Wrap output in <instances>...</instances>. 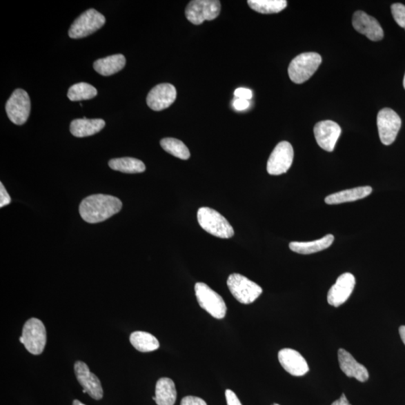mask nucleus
Returning <instances> with one entry per match:
<instances>
[{"label":"nucleus","instance_id":"obj_1","mask_svg":"<svg viewBox=\"0 0 405 405\" xmlns=\"http://www.w3.org/2000/svg\"><path fill=\"white\" fill-rule=\"evenodd\" d=\"M123 204L119 198L106 195L86 197L80 204L81 218L90 224L104 221L121 210Z\"/></svg>","mask_w":405,"mask_h":405},{"label":"nucleus","instance_id":"obj_2","mask_svg":"<svg viewBox=\"0 0 405 405\" xmlns=\"http://www.w3.org/2000/svg\"><path fill=\"white\" fill-rule=\"evenodd\" d=\"M197 221L204 230L215 237L229 239L235 235L234 228L228 221L213 209L201 208L198 210Z\"/></svg>","mask_w":405,"mask_h":405},{"label":"nucleus","instance_id":"obj_3","mask_svg":"<svg viewBox=\"0 0 405 405\" xmlns=\"http://www.w3.org/2000/svg\"><path fill=\"white\" fill-rule=\"evenodd\" d=\"M322 62L320 55L314 52L304 53L292 60L288 67L290 80L295 83L307 81L317 70Z\"/></svg>","mask_w":405,"mask_h":405},{"label":"nucleus","instance_id":"obj_4","mask_svg":"<svg viewBox=\"0 0 405 405\" xmlns=\"http://www.w3.org/2000/svg\"><path fill=\"white\" fill-rule=\"evenodd\" d=\"M47 335L44 324L39 319L32 317L23 326L20 342L33 355H39L44 351Z\"/></svg>","mask_w":405,"mask_h":405},{"label":"nucleus","instance_id":"obj_5","mask_svg":"<svg viewBox=\"0 0 405 405\" xmlns=\"http://www.w3.org/2000/svg\"><path fill=\"white\" fill-rule=\"evenodd\" d=\"M227 284L232 295L242 304L254 303L263 293L257 284L237 273L230 275Z\"/></svg>","mask_w":405,"mask_h":405},{"label":"nucleus","instance_id":"obj_6","mask_svg":"<svg viewBox=\"0 0 405 405\" xmlns=\"http://www.w3.org/2000/svg\"><path fill=\"white\" fill-rule=\"evenodd\" d=\"M195 290L198 304L206 312L217 319H223L226 317L227 306L225 301L208 284L197 282Z\"/></svg>","mask_w":405,"mask_h":405},{"label":"nucleus","instance_id":"obj_7","mask_svg":"<svg viewBox=\"0 0 405 405\" xmlns=\"http://www.w3.org/2000/svg\"><path fill=\"white\" fill-rule=\"evenodd\" d=\"M106 22L104 15L90 8L74 21L68 31V36L75 39L87 37L101 29Z\"/></svg>","mask_w":405,"mask_h":405},{"label":"nucleus","instance_id":"obj_8","mask_svg":"<svg viewBox=\"0 0 405 405\" xmlns=\"http://www.w3.org/2000/svg\"><path fill=\"white\" fill-rule=\"evenodd\" d=\"M31 102L29 95L22 89H17L6 102V114L11 121L21 126L28 121L30 114Z\"/></svg>","mask_w":405,"mask_h":405},{"label":"nucleus","instance_id":"obj_9","mask_svg":"<svg viewBox=\"0 0 405 405\" xmlns=\"http://www.w3.org/2000/svg\"><path fill=\"white\" fill-rule=\"evenodd\" d=\"M221 11V3L218 0H194L188 3L186 10V19L195 25L205 21L217 18Z\"/></svg>","mask_w":405,"mask_h":405},{"label":"nucleus","instance_id":"obj_10","mask_svg":"<svg viewBox=\"0 0 405 405\" xmlns=\"http://www.w3.org/2000/svg\"><path fill=\"white\" fill-rule=\"evenodd\" d=\"M294 157L292 145L288 141L280 142L275 146L267 161V172L274 176L286 174L292 166Z\"/></svg>","mask_w":405,"mask_h":405},{"label":"nucleus","instance_id":"obj_11","mask_svg":"<svg viewBox=\"0 0 405 405\" xmlns=\"http://www.w3.org/2000/svg\"><path fill=\"white\" fill-rule=\"evenodd\" d=\"M377 125L381 141L388 146L396 139L402 126V120L393 110L384 108L379 111Z\"/></svg>","mask_w":405,"mask_h":405},{"label":"nucleus","instance_id":"obj_12","mask_svg":"<svg viewBox=\"0 0 405 405\" xmlns=\"http://www.w3.org/2000/svg\"><path fill=\"white\" fill-rule=\"evenodd\" d=\"M342 133V128L339 124L324 120L317 123L314 128V134L316 141L320 148L326 152H333L335 149Z\"/></svg>","mask_w":405,"mask_h":405},{"label":"nucleus","instance_id":"obj_13","mask_svg":"<svg viewBox=\"0 0 405 405\" xmlns=\"http://www.w3.org/2000/svg\"><path fill=\"white\" fill-rule=\"evenodd\" d=\"M355 275L346 273L340 275L328 292L327 301L334 307H339L346 303L355 289Z\"/></svg>","mask_w":405,"mask_h":405},{"label":"nucleus","instance_id":"obj_14","mask_svg":"<svg viewBox=\"0 0 405 405\" xmlns=\"http://www.w3.org/2000/svg\"><path fill=\"white\" fill-rule=\"evenodd\" d=\"M177 90L170 83H161L149 92L146 103L155 111H161L169 108L175 101Z\"/></svg>","mask_w":405,"mask_h":405},{"label":"nucleus","instance_id":"obj_15","mask_svg":"<svg viewBox=\"0 0 405 405\" xmlns=\"http://www.w3.org/2000/svg\"><path fill=\"white\" fill-rule=\"evenodd\" d=\"M352 24L353 28L371 41H381L384 38V33L380 23L363 11L353 14Z\"/></svg>","mask_w":405,"mask_h":405},{"label":"nucleus","instance_id":"obj_16","mask_svg":"<svg viewBox=\"0 0 405 405\" xmlns=\"http://www.w3.org/2000/svg\"><path fill=\"white\" fill-rule=\"evenodd\" d=\"M75 373L77 381L87 391L91 397L100 400L103 397V389L99 379L90 372L87 364L83 362L77 361L75 364Z\"/></svg>","mask_w":405,"mask_h":405},{"label":"nucleus","instance_id":"obj_17","mask_svg":"<svg viewBox=\"0 0 405 405\" xmlns=\"http://www.w3.org/2000/svg\"><path fill=\"white\" fill-rule=\"evenodd\" d=\"M278 357L284 369L293 376H304L308 372L306 360L295 350L282 349L279 352Z\"/></svg>","mask_w":405,"mask_h":405},{"label":"nucleus","instance_id":"obj_18","mask_svg":"<svg viewBox=\"0 0 405 405\" xmlns=\"http://www.w3.org/2000/svg\"><path fill=\"white\" fill-rule=\"evenodd\" d=\"M338 358L340 368L349 377H355L360 382H366L368 379L367 368L358 363L349 352L344 349H339Z\"/></svg>","mask_w":405,"mask_h":405},{"label":"nucleus","instance_id":"obj_19","mask_svg":"<svg viewBox=\"0 0 405 405\" xmlns=\"http://www.w3.org/2000/svg\"><path fill=\"white\" fill-rule=\"evenodd\" d=\"M106 126L105 120L101 119H83L73 120L70 125L71 133L77 137H85L97 134Z\"/></svg>","mask_w":405,"mask_h":405},{"label":"nucleus","instance_id":"obj_20","mask_svg":"<svg viewBox=\"0 0 405 405\" xmlns=\"http://www.w3.org/2000/svg\"><path fill=\"white\" fill-rule=\"evenodd\" d=\"M373 192V188L368 186L348 189V190L336 192L325 198L327 204L334 205L356 201L368 197Z\"/></svg>","mask_w":405,"mask_h":405},{"label":"nucleus","instance_id":"obj_21","mask_svg":"<svg viewBox=\"0 0 405 405\" xmlns=\"http://www.w3.org/2000/svg\"><path fill=\"white\" fill-rule=\"evenodd\" d=\"M177 395L175 382L168 377H162L157 384L156 396L152 399L158 405H175Z\"/></svg>","mask_w":405,"mask_h":405},{"label":"nucleus","instance_id":"obj_22","mask_svg":"<svg viewBox=\"0 0 405 405\" xmlns=\"http://www.w3.org/2000/svg\"><path fill=\"white\" fill-rule=\"evenodd\" d=\"M334 236L327 235L323 238L317 240L310 241V242H292L289 247L291 251L301 255H310L322 252L328 248L333 243Z\"/></svg>","mask_w":405,"mask_h":405},{"label":"nucleus","instance_id":"obj_23","mask_svg":"<svg viewBox=\"0 0 405 405\" xmlns=\"http://www.w3.org/2000/svg\"><path fill=\"white\" fill-rule=\"evenodd\" d=\"M126 63L122 55H116L97 60L93 63L94 70L102 76L113 75L121 71Z\"/></svg>","mask_w":405,"mask_h":405},{"label":"nucleus","instance_id":"obj_24","mask_svg":"<svg viewBox=\"0 0 405 405\" xmlns=\"http://www.w3.org/2000/svg\"><path fill=\"white\" fill-rule=\"evenodd\" d=\"M130 342L136 350L143 353L156 350L160 346L159 342L154 335L142 331L132 333Z\"/></svg>","mask_w":405,"mask_h":405},{"label":"nucleus","instance_id":"obj_25","mask_svg":"<svg viewBox=\"0 0 405 405\" xmlns=\"http://www.w3.org/2000/svg\"><path fill=\"white\" fill-rule=\"evenodd\" d=\"M108 164L111 169L126 174L143 173L146 170L144 163L134 158L126 157L111 159Z\"/></svg>","mask_w":405,"mask_h":405},{"label":"nucleus","instance_id":"obj_26","mask_svg":"<svg viewBox=\"0 0 405 405\" xmlns=\"http://www.w3.org/2000/svg\"><path fill=\"white\" fill-rule=\"evenodd\" d=\"M248 4L258 13L275 14L283 11L288 2L286 0H249Z\"/></svg>","mask_w":405,"mask_h":405},{"label":"nucleus","instance_id":"obj_27","mask_svg":"<svg viewBox=\"0 0 405 405\" xmlns=\"http://www.w3.org/2000/svg\"><path fill=\"white\" fill-rule=\"evenodd\" d=\"M160 144L164 150L177 158L187 160L191 157L190 152L186 144L178 139L167 137V139H162Z\"/></svg>","mask_w":405,"mask_h":405},{"label":"nucleus","instance_id":"obj_28","mask_svg":"<svg viewBox=\"0 0 405 405\" xmlns=\"http://www.w3.org/2000/svg\"><path fill=\"white\" fill-rule=\"evenodd\" d=\"M98 92L93 86L88 83H76L68 90V98L72 101L92 99L97 96Z\"/></svg>","mask_w":405,"mask_h":405},{"label":"nucleus","instance_id":"obj_29","mask_svg":"<svg viewBox=\"0 0 405 405\" xmlns=\"http://www.w3.org/2000/svg\"><path fill=\"white\" fill-rule=\"evenodd\" d=\"M391 12L395 22L405 29V6L402 3H395L391 6Z\"/></svg>","mask_w":405,"mask_h":405},{"label":"nucleus","instance_id":"obj_30","mask_svg":"<svg viewBox=\"0 0 405 405\" xmlns=\"http://www.w3.org/2000/svg\"><path fill=\"white\" fill-rule=\"evenodd\" d=\"M180 405H208V404L199 397L188 395L186 396V397L181 401Z\"/></svg>","mask_w":405,"mask_h":405},{"label":"nucleus","instance_id":"obj_31","mask_svg":"<svg viewBox=\"0 0 405 405\" xmlns=\"http://www.w3.org/2000/svg\"><path fill=\"white\" fill-rule=\"evenodd\" d=\"M11 203V197L8 194L3 184L0 183V208H3Z\"/></svg>","mask_w":405,"mask_h":405},{"label":"nucleus","instance_id":"obj_32","mask_svg":"<svg viewBox=\"0 0 405 405\" xmlns=\"http://www.w3.org/2000/svg\"><path fill=\"white\" fill-rule=\"evenodd\" d=\"M235 96L237 99L249 101L253 98V91L246 88H238L235 92Z\"/></svg>","mask_w":405,"mask_h":405},{"label":"nucleus","instance_id":"obj_33","mask_svg":"<svg viewBox=\"0 0 405 405\" xmlns=\"http://www.w3.org/2000/svg\"><path fill=\"white\" fill-rule=\"evenodd\" d=\"M250 106L249 101L236 98L233 101V107L237 110H245Z\"/></svg>","mask_w":405,"mask_h":405},{"label":"nucleus","instance_id":"obj_34","mask_svg":"<svg viewBox=\"0 0 405 405\" xmlns=\"http://www.w3.org/2000/svg\"><path fill=\"white\" fill-rule=\"evenodd\" d=\"M226 397L228 405H243L241 404L237 395L230 390L226 391Z\"/></svg>","mask_w":405,"mask_h":405},{"label":"nucleus","instance_id":"obj_35","mask_svg":"<svg viewBox=\"0 0 405 405\" xmlns=\"http://www.w3.org/2000/svg\"><path fill=\"white\" fill-rule=\"evenodd\" d=\"M331 405H351L346 398V395L342 394L340 399L335 401Z\"/></svg>","mask_w":405,"mask_h":405},{"label":"nucleus","instance_id":"obj_36","mask_svg":"<svg viewBox=\"0 0 405 405\" xmlns=\"http://www.w3.org/2000/svg\"><path fill=\"white\" fill-rule=\"evenodd\" d=\"M399 334L402 342L405 344V326H400Z\"/></svg>","mask_w":405,"mask_h":405},{"label":"nucleus","instance_id":"obj_37","mask_svg":"<svg viewBox=\"0 0 405 405\" xmlns=\"http://www.w3.org/2000/svg\"><path fill=\"white\" fill-rule=\"evenodd\" d=\"M73 405H86V404H83L82 402H81L79 400H75L73 402Z\"/></svg>","mask_w":405,"mask_h":405},{"label":"nucleus","instance_id":"obj_38","mask_svg":"<svg viewBox=\"0 0 405 405\" xmlns=\"http://www.w3.org/2000/svg\"><path fill=\"white\" fill-rule=\"evenodd\" d=\"M403 85H404V88L405 89V75H404V77Z\"/></svg>","mask_w":405,"mask_h":405},{"label":"nucleus","instance_id":"obj_39","mask_svg":"<svg viewBox=\"0 0 405 405\" xmlns=\"http://www.w3.org/2000/svg\"><path fill=\"white\" fill-rule=\"evenodd\" d=\"M273 405H279V404H274Z\"/></svg>","mask_w":405,"mask_h":405}]
</instances>
